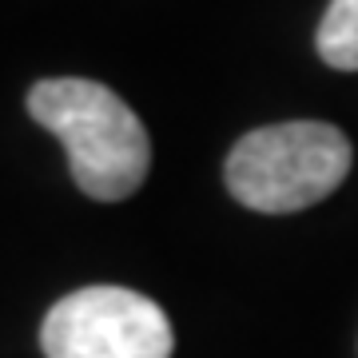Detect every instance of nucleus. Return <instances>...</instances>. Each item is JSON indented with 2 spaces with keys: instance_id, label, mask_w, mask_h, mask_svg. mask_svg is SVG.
I'll return each mask as SVG.
<instances>
[{
  "instance_id": "1",
  "label": "nucleus",
  "mask_w": 358,
  "mask_h": 358,
  "mask_svg": "<svg viewBox=\"0 0 358 358\" xmlns=\"http://www.w3.org/2000/svg\"><path fill=\"white\" fill-rule=\"evenodd\" d=\"M28 112L64 143L76 187L100 203L128 199L143 187L152 143L140 115L96 80H40L28 92Z\"/></svg>"
},
{
  "instance_id": "4",
  "label": "nucleus",
  "mask_w": 358,
  "mask_h": 358,
  "mask_svg": "<svg viewBox=\"0 0 358 358\" xmlns=\"http://www.w3.org/2000/svg\"><path fill=\"white\" fill-rule=\"evenodd\" d=\"M315 44L331 68L358 72V0H331Z\"/></svg>"
},
{
  "instance_id": "3",
  "label": "nucleus",
  "mask_w": 358,
  "mask_h": 358,
  "mask_svg": "<svg viewBox=\"0 0 358 358\" xmlns=\"http://www.w3.org/2000/svg\"><path fill=\"white\" fill-rule=\"evenodd\" d=\"M48 358H171L164 307L128 287H84L60 299L40 327Z\"/></svg>"
},
{
  "instance_id": "2",
  "label": "nucleus",
  "mask_w": 358,
  "mask_h": 358,
  "mask_svg": "<svg viewBox=\"0 0 358 358\" xmlns=\"http://www.w3.org/2000/svg\"><path fill=\"white\" fill-rule=\"evenodd\" d=\"M350 140L322 120L247 131L227 155V187L251 211L287 215L319 203L350 176Z\"/></svg>"
}]
</instances>
